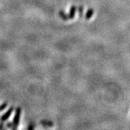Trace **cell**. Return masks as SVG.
Here are the masks:
<instances>
[{
    "instance_id": "obj_2",
    "label": "cell",
    "mask_w": 130,
    "mask_h": 130,
    "mask_svg": "<svg viewBox=\"0 0 130 130\" xmlns=\"http://www.w3.org/2000/svg\"><path fill=\"white\" fill-rule=\"evenodd\" d=\"M14 111V106H11L9 108V110L7 111L2 116L0 117V120L1 121H7L8 119L9 118V116H11V114H12V113Z\"/></svg>"
},
{
    "instance_id": "obj_11",
    "label": "cell",
    "mask_w": 130,
    "mask_h": 130,
    "mask_svg": "<svg viewBox=\"0 0 130 130\" xmlns=\"http://www.w3.org/2000/svg\"><path fill=\"white\" fill-rule=\"evenodd\" d=\"M5 129V124H3V121H2L0 122V129Z\"/></svg>"
},
{
    "instance_id": "obj_1",
    "label": "cell",
    "mask_w": 130,
    "mask_h": 130,
    "mask_svg": "<svg viewBox=\"0 0 130 130\" xmlns=\"http://www.w3.org/2000/svg\"><path fill=\"white\" fill-rule=\"evenodd\" d=\"M21 111H22V110H21L20 107H18L15 110V113H14V119H13V121H12V129H16L18 128Z\"/></svg>"
},
{
    "instance_id": "obj_8",
    "label": "cell",
    "mask_w": 130,
    "mask_h": 130,
    "mask_svg": "<svg viewBox=\"0 0 130 130\" xmlns=\"http://www.w3.org/2000/svg\"><path fill=\"white\" fill-rule=\"evenodd\" d=\"M36 124H34V123H30V124L28 126V127H27V129H29V130H32L34 129L35 128H36Z\"/></svg>"
},
{
    "instance_id": "obj_10",
    "label": "cell",
    "mask_w": 130,
    "mask_h": 130,
    "mask_svg": "<svg viewBox=\"0 0 130 130\" xmlns=\"http://www.w3.org/2000/svg\"><path fill=\"white\" fill-rule=\"evenodd\" d=\"M6 128L7 129H12V122H7L6 124Z\"/></svg>"
},
{
    "instance_id": "obj_3",
    "label": "cell",
    "mask_w": 130,
    "mask_h": 130,
    "mask_svg": "<svg viewBox=\"0 0 130 130\" xmlns=\"http://www.w3.org/2000/svg\"><path fill=\"white\" fill-rule=\"evenodd\" d=\"M77 7L74 5H72L71 7H70V12H69V14H68V18L69 19H73L75 16V13H76V11H77Z\"/></svg>"
},
{
    "instance_id": "obj_5",
    "label": "cell",
    "mask_w": 130,
    "mask_h": 130,
    "mask_svg": "<svg viewBox=\"0 0 130 130\" xmlns=\"http://www.w3.org/2000/svg\"><path fill=\"white\" fill-rule=\"evenodd\" d=\"M41 124L43 127H51L54 126L53 122L48 121V120H41Z\"/></svg>"
},
{
    "instance_id": "obj_6",
    "label": "cell",
    "mask_w": 130,
    "mask_h": 130,
    "mask_svg": "<svg viewBox=\"0 0 130 130\" xmlns=\"http://www.w3.org/2000/svg\"><path fill=\"white\" fill-rule=\"evenodd\" d=\"M59 17H60L63 20H64V21L68 20V19H69V18H68V14H66L63 10H60V11L59 12Z\"/></svg>"
},
{
    "instance_id": "obj_7",
    "label": "cell",
    "mask_w": 130,
    "mask_h": 130,
    "mask_svg": "<svg viewBox=\"0 0 130 130\" xmlns=\"http://www.w3.org/2000/svg\"><path fill=\"white\" fill-rule=\"evenodd\" d=\"M77 10H78V12H79V18H82L83 15V5H80L79 7L77 9Z\"/></svg>"
},
{
    "instance_id": "obj_9",
    "label": "cell",
    "mask_w": 130,
    "mask_h": 130,
    "mask_svg": "<svg viewBox=\"0 0 130 130\" xmlns=\"http://www.w3.org/2000/svg\"><path fill=\"white\" fill-rule=\"evenodd\" d=\"M7 105H8V103H7V102H4L2 104V105H0V111H3L5 108L7 106Z\"/></svg>"
},
{
    "instance_id": "obj_4",
    "label": "cell",
    "mask_w": 130,
    "mask_h": 130,
    "mask_svg": "<svg viewBox=\"0 0 130 130\" xmlns=\"http://www.w3.org/2000/svg\"><path fill=\"white\" fill-rule=\"evenodd\" d=\"M93 14H94V9L93 8H89L85 14V18L86 20H89V19L91 18V17L93 16Z\"/></svg>"
}]
</instances>
